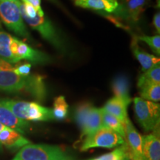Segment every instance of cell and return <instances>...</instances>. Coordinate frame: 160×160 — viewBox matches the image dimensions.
Returning a JSON list of instances; mask_svg holds the SVG:
<instances>
[{
	"mask_svg": "<svg viewBox=\"0 0 160 160\" xmlns=\"http://www.w3.org/2000/svg\"><path fill=\"white\" fill-rule=\"evenodd\" d=\"M13 68L0 71V91L8 93L26 91L37 99L42 101L46 96L43 77L39 75H18Z\"/></svg>",
	"mask_w": 160,
	"mask_h": 160,
	"instance_id": "6da1fadb",
	"label": "cell"
},
{
	"mask_svg": "<svg viewBox=\"0 0 160 160\" xmlns=\"http://www.w3.org/2000/svg\"><path fill=\"white\" fill-rule=\"evenodd\" d=\"M0 101L19 119L35 122L52 121L54 119L53 110L43 107L37 102L9 99H0Z\"/></svg>",
	"mask_w": 160,
	"mask_h": 160,
	"instance_id": "7a4b0ae2",
	"label": "cell"
},
{
	"mask_svg": "<svg viewBox=\"0 0 160 160\" xmlns=\"http://www.w3.org/2000/svg\"><path fill=\"white\" fill-rule=\"evenodd\" d=\"M13 160H73L68 153L56 145L28 144Z\"/></svg>",
	"mask_w": 160,
	"mask_h": 160,
	"instance_id": "3957f363",
	"label": "cell"
},
{
	"mask_svg": "<svg viewBox=\"0 0 160 160\" xmlns=\"http://www.w3.org/2000/svg\"><path fill=\"white\" fill-rule=\"evenodd\" d=\"M21 13V12H20ZM22 17L33 30L37 31L46 41L53 45L57 51L65 53L68 52V46L63 38L58 33L48 18L45 15L41 17L37 13L34 18H28L24 13H22Z\"/></svg>",
	"mask_w": 160,
	"mask_h": 160,
	"instance_id": "277c9868",
	"label": "cell"
},
{
	"mask_svg": "<svg viewBox=\"0 0 160 160\" xmlns=\"http://www.w3.org/2000/svg\"><path fill=\"white\" fill-rule=\"evenodd\" d=\"M19 0H0V17L3 23L19 37L30 39V34L20 13Z\"/></svg>",
	"mask_w": 160,
	"mask_h": 160,
	"instance_id": "5b68a950",
	"label": "cell"
},
{
	"mask_svg": "<svg viewBox=\"0 0 160 160\" xmlns=\"http://www.w3.org/2000/svg\"><path fill=\"white\" fill-rule=\"evenodd\" d=\"M75 119L82 131V138L88 137L104 128L101 109L95 108L91 102H83L78 106Z\"/></svg>",
	"mask_w": 160,
	"mask_h": 160,
	"instance_id": "8992f818",
	"label": "cell"
},
{
	"mask_svg": "<svg viewBox=\"0 0 160 160\" xmlns=\"http://www.w3.org/2000/svg\"><path fill=\"white\" fill-rule=\"evenodd\" d=\"M134 109L137 119L145 131H151L159 127L160 105L154 102L136 97Z\"/></svg>",
	"mask_w": 160,
	"mask_h": 160,
	"instance_id": "52a82bcc",
	"label": "cell"
},
{
	"mask_svg": "<svg viewBox=\"0 0 160 160\" xmlns=\"http://www.w3.org/2000/svg\"><path fill=\"white\" fill-rule=\"evenodd\" d=\"M125 143V139L117 132L102 128L88 137H86L80 147V150L86 151L93 148H113Z\"/></svg>",
	"mask_w": 160,
	"mask_h": 160,
	"instance_id": "ba28073f",
	"label": "cell"
},
{
	"mask_svg": "<svg viewBox=\"0 0 160 160\" xmlns=\"http://www.w3.org/2000/svg\"><path fill=\"white\" fill-rule=\"evenodd\" d=\"M11 50L12 53L19 61L25 59L37 64H46L51 61V58L48 55L32 48L28 45L15 37H13L12 39Z\"/></svg>",
	"mask_w": 160,
	"mask_h": 160,
	"instance_id": "9c48e42d",
	"label": "cell"
},
{
	"mask_svg": "<svg viewBox=\"0 0 160 160\" xmlns=\"http://www.w3.org/2000/svg\"><path fill=\"white\" fill-rule=\"evenodd\" d=\"M123 126L125 132V142L129 149L131 160H144L141 135L138 133L128 117L123 123Z\"/></svg>",
	"mask_w": 160,
	"mask_h": 160,
	"instance_id": "30bf717a",
	"label": "cell"
},
{
	"mask_svg": "<svg viewBox=\"0 0 160 160\" xmlns=\"http://www.w3.org/2000/svg\"><path fill=\"white\" fill-rule=\"evenodd\" d=\"M142 139V155L144 160H160L159 131L157 128L151 134L144 136Z\"/></svg>",
	"mask_w": 160,
	"mask_h": 160,
	"instance_id": "8fae6325",
	"label": "cell"
},
{
	"mask_svg": "<svg viewBox=\"0 0 160 160\" xmlns=\"http://www.w3.org/2000/svg\"><path fill=\"white\" fill-rule=\"evenodd\" d=\"M0 123L19 133L24 134L25 130L29 128V124L25 120L16 117L8 108L0 101Z\"/></svg>",
	"mask_w": 160,
	"mask_h": 160,
	"instance_id": "7c38bea8",
	"label": "cell"
},
{
	"mask_svg": "<svg viewBox=\"0 0 160 160\" xmlns=\"http://www.w3.org/2000/svg\"><path fill=\"white\" fill-rule=\"evenodd\" d=\"M75 5L83 8L95 11H103L108 13H120L122 15L125 13L119 10V5L117 0H75Z\"/></svg>",
	"mask_w": 160,
	"mask_h": 160,
	"instance_id": "4fadbf2b",
	"label": "cell"
},
{
	"mask_svg": "<svg viewBox=\"0 0 160 160\" xmlns=\"http://www.w3.org/2000/svg\"><path fill=\"white\" fill-rule=\"evenodd\" d=\"M31 142L14 130L5 128L0 131V144L8 148L17 149L22 148Z\"/></svg>",
	"mask_w": 160,
	"mask_h": 160,
	"instance_id": "5bb4252c",
	"label": "cell"
},
{
	"mask_svg": "<svg viewBox=\"0 0 160 160\" xmlns=\"http://www.w3.org/2000/svg\"><path fill=\"white\" fill-rule=\"evenodd\" d=\"M112 90L115 97L122 99L129 105L132 99L130 97V82L128 78L124 75L117 76L112 82Z\"/></svg>",
	"mask_w": 160,
	"mask_h": 160,
	"instance_id": "9a60e30c",
	"label": "cell"
},
{
	"mask_svg": "<svg viewBox=\"0 0 160 160\" xmlns=\"http://www.w3.org/2000/svg\"><path fill=\"white\" fill-rule=\"evenodd\" d=\"M131 48L135 57L137 58V59L139 61V62L142 66V70L143 72L147 71L148 70L151 68L156 64L159 63V58L156 57L153 55L149 54V53H146V52L140 48L137 44V39L136 37H133V40H132Z\"/></svg>",
	"mask_w": 160,
	"mask_h": 160,
	"instance_id": "2e32d148",
	"label": "cell"
},
{
	"mask_svg": "<svg viewBox=\"0 0 160 160\" xmlns=\"http://www.w3.org/2000/svg\"><path fill=\"white\" fill-rule=\"evenodd\" d=\"M127 104L122 99L117 97H113L110 99L105 105H104L102 108L107 111L108 113H111L121 122L124 123L128 118L127 114Z\"/></svg>",
	"mask_w": 160,
	"mask_h": 160,
	"instance_id": "e0dca14e",
	"label": "cell"
},
{
	"mask_svg": "<svg viewBox=\"0 0 160 160\" xmlns=\"http://www.w3.org/2000/svg\"><path fill=\"white\" fill-rule=\"evenodd\" d=\"M13 37L5 32L0 31V59L10 64L19 62L12 53L11 45Z\"/></svg>",
	"mask_w": 160,
	"mask_h": 160,
	"instance_id": "ac0fdd59",
	"label": "cell"
},
{
	"mask_svg": "<svg viewBox=\"0 0 160 160\" xmlns=\"http://www.w3.org/2000/svg\"><path fill=\"white\" fill-rule=\"evenodd\" d=\"M101 113L103 127L117 132L125 139V132L123 124L117 117H115L111 113H108L103 108H101Z\"/></svg>",
	"mask_w": 160,
	"mask_h": 160,
	"instance_id": "d6986e66",
	"label": "cell"
},
{
	"mask_svg": "<svg viewBox=\"0 0 160 160\" xmlns=\"http://www.w3.org/2000/svg\"><path fill=\"white\" fill-rule=\"evenodd\" d=\"M160 83V65L159 63L156 64L151 68L144 72L138 80L137 86L139 88L143 87L146 85L150 84H158Z\"/></svg>",
	"mask_w": 160,
	"mask_h": 160,
	"instance_id": "ffe728a7",
	"label": "cell"
},
{
	"mask_svg": "<svg viewBox=\"0 0 160 160\" xmlns=\"http://www.w3.org/2000/svg\"><path fill=\"white\" fill-rule=\"evenodd\" d=\"M89 160H131L130 152L126 142L119 146L111 153L102 155L99 157Z\"/></svg>",
	"mask_w": 160,
	"mask_h": 160,
	"instance_id": "44dd1931",
	"label": "cell"
},
{
	"mask_svg": "<svg viewBox=\"0 0 160 160\" xmlns=\"http://www.w3.org/2000/svg\"><path fill=\"white\" fill-rule=\"evenodd\" d=\"M125 5L129 17L137 21L145 11L146 0H125Z\"/></svg>",
	"mask_w": 160,
	"mask_h": 160,
	"instance_id": "7402d4cb",
	"label": "cell"
},
{
	"mask_svg": "<svg viewBox=\"0 0 160 160\" xmlns=\"http://www.w3.org/2000/svg\"><path fill=\"white\" fill-rule=\"evenodd\" d=\"M139 90L142 99L155 102L160 100V83L146 85Z\"/></svg>",
	"mask_w": 160,
	"mask_h": 160,
	"instance_id": "603a6c76",
	"label": "cell"
},
{
	"mask_svg": "<svg viewBox=\"0 0 160 160\" xmlns=\"http://www.w3.org/2000/svg\"><path fill=\"white\" fill-rule=\"evenodd\" d=\"M52 110L54 119L62 120L67 117L68 105L63 96H59L56 98L53 103V109Z\"/></svg>",
	"mask_w": 160,
	"mask_h": 160,
	"instance_id": "cb8c5ba5",
	"label": "cell"
},
{
	"mask_svg": "<svg viewBox=\"0 0 160 160\" xmlns=\"http://www.w3.org/2000/svg\"><path fill=\"white\" fill-rule=\"evenodd\" d=\"M137 39L141 40L147 43L151 49L156 54L160 55V36L156 35L153 37H148V36H142V37H136Z\"/></svg>",
	"mask_w": 160,
	"mask_h": 160,
	"instance_id": "d4e9b609",
	"label": "cell"
},
{
	"mask_svg": "<svg viewBox=\"0 0 160 160\" xmlns=\"http://www.w3.org/2000/svg\"><path fill=\"white\" fill-rule=\"evenodd\" d=\"M31 68V64L25 63L21 65H18L13 68V71L16 73L20 76H28L30 74Z\"/></svg>",
	"mask_w": 160,
	"mask_h": 160,
	"instance_id": "484cf974",
	"label": "cell"
},
{
	"mask_svg": "<svg viewBox=\"0 0 160 160\" xmlns=\"http://www.w3.org/2000/svg\"><path fill=\"white\" fill-rule=\"evenodd\" d=\"M23 3L29 4L33 6L34 8L37 10V13L41 17H43L45 15L44 12L41 8V0H22Z\"/></svg>",
	"mask_w": 160,
	"mask_h": 160,
	"instance_id": "4316f807",
	"label": "cell"
},
{
	"mask_svg": "<svg viewBox=\"0 0 160 160\" xmlns=\"http://www.w3.org/2000/svg\"><path fill=\"white\" fill-rule=\"evenodd\" d=\"M153 25H154L156 30L158 32V33H159L160 32V13L158 12V13H156L153 17Z\"/></svg>",
	"mask_w": 160,
	"mask_h": 160,
	"instance_id": "83f0119b",
	"label": "cell"
},
{
	"mask_svg": "<svg viewBox=\"0 0 160 160\" xmlns=\"http://www.w3.org/2000/svg\"><path fill=\"white\" fill-rule=\"evenodd\" d=\"M13 66H12L11 64H10L7 62L4 61L3 59H0V71L4 69H11L13 68Z\"/></svg>",
	"mask_w": 160,
	"mask_h": 160,
	"instance_id": "f1b7e54d",
	"label": "cell"
},
{
	"mask_svg": "<svg viewBox=\"0 0 160 160\" xmlns=\"http://www.w3.org/2000/svg\"><path fill=\"white\" fill-rule=\"evenodd\" d=\"M50 2H51L52 3H53L54 4V5H57V6H59V7H60L61 8H62V6L61 5V4H60L59 2V1H58V0H49Z\"/></svg>",
	"mask_w": 160,
	"mask_h": 160,
	"instance_id": "f546056e",
	"label": "cell"
},
{
	"mask_svg": "<svg viewBox=\"0 0 160 160\" xmlns=\"http://www.w3.org/2000/svg\"><path fill=\"white\" fill-rule=\"evenodd\" d=\"M5 128H8V127H5V126H4L3 125H2L1 123H0V131H2V130H3V129H5Z\"/></svg>",
	"mask_w": 160,
	"mask_h": 160,
	"instance_id": "4dcf8cb0",
	"label": "cell"
},
{
	"mask_svg": "<svg viewBox=\"0 0 160 160\" xmlns=\"http://www.w3.org/2000/svg\"><path fill=\"white\" fill-rule=\"evenodd\" d=\"M1 149H2V145L0 144V150H1Z\"/></svg>",
	"mask_w": 160,
	"mask_h": 160,
	"instance_id": "1f68e13d",
	"label": "cell"
},
{
	"mask_svg": "<svg viewBox=\"0 0 160 160\" xmlns=\"http://www.w3.org/2000/svg\"><path fill=\"white\" fill-rule=\"evenodd\" d=\"M2 28V26H1V23H0V28Z\"/></svg>",
	"mask_w": 160,
	"mask_h": 160,
	"instance_id": "d6a6232c",
	"label": "cell"
}]
</instances>
